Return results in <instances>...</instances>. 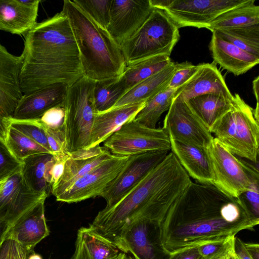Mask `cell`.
Here are the masks:
<instances>
[{
	"instance_id": "1",
	"label": "cell",
	"mask_w": 259,
	"mask_h": 259,
	"mask_svg": "<svg viewBox=\"0 0 259 259\" xmlns=\"http://www.w3.org/2000/svg\"><path fill=\"white\" fill-rule=\"evenodd\" d=\"M258 223L240 196L197 181L191 182L160 222L162 245L170 253L235 237Z\"/></svg>"
},
{
	"instance_id": "2",
	"label": "cell",
	"mask_w": 259,
	"mask_h": 259,
	"mask_svg": "<svg viewBox=\"0 0 259 259\" xmlns=\"http://www.w3.org/2000/svg\"><path fill=\"white\" fill-rule=\"evenodd\" d=\"M24 36L20 76L23 95L57 83L69 86L83 76L76 42L62 11L37 22Z\"/></svg>"
},
{
	"instance_id": "3",
	"label": "cell",
	"mask_w": 259,
	"mask_h": 259,
	"mask_svg": "<svg viewBox=\"0 0 259 259\" xmlns=\"http://www.w3.org/2000/svg\"><path fill=\"white\" fill-rule=\"evenodd\" d=\"M191 182L176 156L168 152L119 202L99 211L90 225L113 241L137 219L149 218L160 222Z\"/></svg>"
},
{
	"instance_id": "4",
	"label": "cell",
	"mask_w": 259,
	"mask_h": 259,
	"mask_svg": "<svg viewBox=\"0 0 259 259\" xmlns=\"http://www.w3.org/2000/svg\"><path fill=\"white\" fill-rule=\"evenodd\" d=\"M62 11L69 20L76 42L83 75L95 81L120 76L126 63L121 47L107 30L73 1H64Z\"/></svg>"
},
{
	"instance_id": "5",
	"label": "cell",
	"mask_w": 259,
	"mask_h": 259,
	"mask_svg": "<svg viewBox=\"0 0 259 259\" xmlns=\"http://www.w3.org/2000/svg\"><path fill=\"white\" fill-rule=\"evenodd\" d=\"M233 108L210 128L219 142L234 155L257 164L259 126L253 109L238 94Z\"/></svg>"
},
{
	"instance_id": "6",
	"label": "cell",
	"mask_w": 259,
	"mask_h": 259,
	"mask_svg": "<svg viewBox=\"0 0 259 259\" xmlns=\"http://www.w3.org/2000/svg\"><path fill=\"white\" fill-rule=\"evenodd\" d=\"M95 81L84 76L68 86L63 107L62 127L68 153L86 149L97 113L94 100Z\"/></svg>"
},
{
	"instance_id": "7",
	"label": "cell",
	"mask_w": 259,
	"mask_h": 259,
	"mask_svg": "<svg viewBox=\"0 0 259 259\" xmlns=\"http://www.w3.org/2000/svg\"><path fill=\"white\" fill-rule=\"evenodd\" d=\"M179 28L164 10L154 8L137 31L121 47L126 64L158 55L170 56Z\"/></svg>"
},
{
	"instance_id": "8",
	"label": "cell",
	"mask_w": 259,
	"mask_h": 259,
	"mask_svg": "<svg viewBox=\"0 0 259 259\" xmlns=\"http://www.w3.org/2000/svg\"><path fill=\"white\" fill-rule=\"evenodd\" d=\"M212 171V184L229 196L238 198L259 179L257 167L241 160L213 138L206 148Z\"/></svg>"
},
{
	"instance_id": "9",
	"label": "cell",
	"mask_w": 259,
	"mask_h": 259,
	"mask_svg": "<svg viewBox=\"0 0 259 259\" xmlns=\"http://www.w3.org/2000/svg\"><path fill=\"white\" fill-rule=\"evenodd\" d=\"M103 142L112 154L118 156L170 150L169 136L163 128H149L133 119L122 124Z\"/></svg>"
},
{
	"instance_id": "10",
	"label": "cell",
	"mask_w": 259,
	"mask_h": 259,
	"mask_svg": "<svg viewBox=\"0 0 259 259\" xmlns=\"http://www.w3.org/2000/svg\"><path fill=\"white\" fill-rule=\"evenodd\" d=\"M122 252L134 259H169L170 253L164 248L158 220L140 218L125 227L113 240Z\"/></svg>"
},
{
	"instance_id": "11",
	"label": "cell",
	"mask_w": 259,
	"mask_h": 259,
	"mask_svg": "<svg viewBox=\"0 0 259 259\" xmlns=\"http://www.w3.org/2000/svg\"><path fill=\"white\" fill-rule=\"evenodd\" d=\"M170 139L206 148L213 137L185 101L174 98L163 121Z\"/></svg>"
},
{
	"instance_id": "12",
	"label": "cell",
	"mask_w": 259,
	"mask_h": 259,
	"mask_svg": "<svg viewBox=\"0 0 259 259\" xmlns=\"http://www.w3.org/2000/svg\"><path fill=\"white\" fill-rule=\"evenodd\" d=\"M247 0H172L164 11L179 28H205L226 11Z\"/></svg>"
},
{
	"instance_id": "13",
	"label": "cell",
	"mask_w": 259,
	"mask_h": 259,
	"mask_svg": "<svg viewBox=\"0 0 259 259\" xmlns=\"http://www.w3.org/2000/svg\"><path fill=\"white\" fill-rule=\"evenodd\" d=\"M168 153L167 151H153L130 156L118 176L100 195L106 201L105 208L112 207L119 202Z\"/></svg>"
},
{
	"instance_id": "14",
	"label": "cell",
	"mask_w": 259,
	"mask_h": 259,
	"mask_svg": "<svg viewBox=\"0 0 259 259\" xmlns=\"http://www.w3.org/2000/svg\"><path fill=\"white\" fill-rule=\"evenodd\" d=\"M130 156H115L74 181L56 200L68 203L78 202L100 196L118 176Z\"/></svg>"
},
{
	"instance_id": "15",
	"label": "cell",
	"mask_w": 259,
	"mask_h": 259,
	"mask_svg": "<svg viewBox=\"0 0 259 259\" xmlns=\"http://www.w3.org/2000/svg\"><path fill=\"white\" fill-rule=\"evenodd\" d=\"M153 9L149 0H112L107 30L121 47L141 27Z\"/></svg>"
},
{
	"instance_id": "16",
	"label": "cell",
	"mask_w": 259,
	"mask_h": 259,
	"mask_svg": "<svg viewBox=\"0 0 259 259\" xmlns=\"http://www.w3.org/2000/svg\"><path fill=\"white\" fill-rule=\"evenodd\" d=\"M48 196L34 193L20 169L8 178L0 191V219L6 221L10 228L27 210Z\"/></svg>"
},
{
	"instance_id": "17",
	"label": "cell",
	"mask_w": 259,
	"mask_h": 259,
	"mask_svg": "<svg viewBox=\"0 0 259 259\" xmlns=\"http://www.w3.org/2000/svg\"><path fill=\"white\" fill-rule=\"evenodd\" d=\"M23 62L21 55L10 53L0 40V116L12 118L23 94L20 76Z\"/></svg>"
},
{
	"instance_id": "18",
	"label": "cell",
	"mask_w": 259,
	"mask_h": 259,
	"mask_svg": "<svg viewBox=\"0 0 259 259\" xmlns=\"http://www.w3.org/2000/svg\"><path fill=\"white\" fill-rule=\"evenodd\" d=\"M63 172L58 181L52 187L51 193L57 197L63 194L77 179L115 157L107 149L102 153L96 146L69 153Z\"/></svg>"
},
{
	"instance_id": "19",
	"label": "cell",
	"mask_w": 259,
	"mask_h": 259,
	"mask_svg": "<svg viewBox=\"0 0 259 259\" xmlns=\"http://www.w3.org/2000/svg\"><path fill=\"white\" fill-rule=\"evenodd\" d=\"M39 200L20 217L9 228L5 239L17 242L28 254L39 242L49 235L45 216V202Z\"/></svg>"
},
{
	"instance_id": "20",
	"label": "cell",
	"mask_w": 259,
	"mask_h": 259,
	"mask_svg": "<svg viewBox=\"0 0 259 259\" xmlns=\"http://www.w3.org/2000/svg\"><path fill=\"white\" fill-rule=\"evenodd\" d=\"M68 86L62 83L47 85L28 95H23L14 113L13 118H39L49 109L63 106Z\"/></svg>"
},
{
	"instance_id": "21",
	"label": "cell",
	"mask_w": 259,
	"mask_h": 259,
	"mask_svg": "<svg viewBox=\"0 0 259 259\" xmlns=\"http://www.w3.org/2000/svg\"><path fill=\"white\" fill-rule=\"evenodd\" d=\"M210 93L221 94L230 99L234 98L213 62L199 64L197 72L177 90L174 98L186 102L191 98Z\"/></svg>"
},
{
	"instance_id": "22",
	"label": "cell",
	"mask_w": 259,
	"mask_h": 259,
	"mask_svg": "<svg viewBox=\"0 0 259 259\" xmlns=\"http://www.w3.org/2000/svg\"><path fill=\"white\" fill-rule=\"evenodd\" d=\"M39 0H0V30L26 34L37 23Z\"/></svg>"
},
{
	"instance_id": "23",
	"label": "cell",
	"mask_w": 259,
	"mask_h": 259,
	"mask_svg": "<svg viewBox=\"0 0 259 259\" xmlns=\"http://www.w3.org/2000/svg\"><path fill=\"white\" fill-rule=\"evenodd\" d=\"M209 45L213 62L236 76L243 74L259 63L257 57L224 40L214 32Z\"/></svg>"
},
{
	"instance_id": "24",
	"label": "cell",
	"mask_w": 259,
	"mask_h": 259,
	"mask_svg": "<svg viewBox=\"0 0 259 259\" xmlns=\"http://www.w3.org/2000/svg\"><path fill=\"white\" fill-rule=\"evenodd\" d=\"M146 102L126 105L96 113L91 130L90 144L87 148L104 142L126 122L135 118Z\"/></svg>"
},
{
	"instance_id": "25",
	"label": "cell",
	"mask_w": 259,
	"mask_h": 259,
	"mask_svg": "<svg viewBox=\"0 0 259 259\" xmlns=\"http://www.w3.org/2000/svg\"><path fill=\"white\" fill-rule=\"evenodd\" d=\"M170 141L171 152L189 176L199 182L212 184V171L206 148L172 139Z\"/></svg>"
},
{
	"instance_id": "26",
	"label": "cell",
	"mask_w": 259,
	"mask_h": 259,
	"mask_svg": "<svg viewBox=\"0 0 259 259\" xmlns=\"http://www.w3.org/2000/svg\"><path fill=\"white\" fill-rule=\"evenodd\" d=\"M121 252L113 241L90 225L78 230L71 259H118Z\"/></svg>"
},
{
	"instance_id": "27",
	"label": "cell",
	"mask_w": 259,
	"mask_h": 259,
	"mask_svg": "<svg viewBox=\"0 0 259 259\" xmlns=\"http://www.w3.org/2000/svg\"><path fill=\"white\" fill-rule=\"evenodd\" d=\"M55 159L52 153H42L29 156L22 160L21 173L34 193L49 196L51 192V169Z\"/></svg>"
},
{
	"instance_id": "28",
	"label": "cell",
	"mask_w": 259,
	"mask_h": 259,
	"mask_svg": "<svg viewBox=\"0 0 259 259\" xmlns=\"http://www.w3.org/2000/svg\"><path fill=\"white\" fill-rule=\"evenodd\" d=\"M175 68L176 63L172 62L162 70L138 83L127 91L112 108L146 102L167 87Z\"/></svg>"
},
{
	"instance_id": "29",
	"label": "cell",
	"mask_w": 259,
	"mask_h": 259,
	"mask_svg": "<svg viewBox=\"0 0 259 259\" xmlns=\"http://www.w3.org/2000/svg\"><path fill=\"white\" fill-rule=\"evenodd\" d=\"M186 102L209 130L218 119L233 108L235 98L234 96L230 99L221 94L210 93L191 98Z\"/></svg>"
},
{
	"instance_id": "30",
	"label": "cell",
	"mask_w": 259,
	"mask_h": 259,
	"mask_svg": "<svg viewBox=\"0 0 259 259\" xmlns=\"http://www.w3.org/2000/svg\"><path fill=\"white\" fill-rule=\"evenodd\" d=\"M172 62L169 56L164 55L136 60L126 64L119 78L126 92L138 83L162 70Z\"/></svg>"
},
{
	"instance_id": "31",
	"label": "cell",
	"mask_w": 259,
	"mask_h": 259,
	"mask_svg": "<svg viewBox=\"0 0 259 259\" xmlns=\"http://www.w3.org/2000/svg\"><path fill=\"white\" fill-rule=\"evenodd\" d=\"M254 0H247L239 6L226 11L207 28L211 32L218 29L259 24V6Z\"/></svg>"
},
{
	"instance_id": "32",
	"label": "cell",
	"mask_w": 259,
	"mask_h": 259,
	"mask_svg": "<svg viewBox=\"0 0 259 259\" xmlns=\"http://www.w3.org/2000/svg\"><path fill=\"white\" fill-rule=\"evenodd\" d=\"M177 90L166 87L147 101L133 119L147 127L155 128L162 114L169 109Z\"/></svg>"
},
{
	"instance_id": "33",
	"label": "cell",
	"mask_w": 259,
	"mask_h": 259,
	"mask_svg": "<svg viewBox=\"0 0 259 259\" xmlns=\"http://www.w3.org/2000/svg\"><path fill=\"white\" fill-rule=\"evenodd\" d=\"M212 32L240 49L259 57V24L218 29Z\"/></svg>"
},
{
	"instance_id": "34",
	"label": "cell",
	"mask_w": 259,
	"mask_h": 259,
	"mask_svg": "<svg viewBox=\"0 0 259 259\" xmlns=\"http://www.w3.org/2000/svg\"><path fill=\"white\" fill-rule=\"evenodd\" d=\"M125 93L119 77L96 81L94 100L97 113L112 108Z\"/></svg>"
},
{
	"instance_id": "35",
	"label": "cell",
	"mask_w": 259,
	"mask_h": 259,
	"mask_svg": "<svg viewBox=\"0 0 259 259\" xmlns=\"http://www.w3.org/2000/svg\"><path fill=\"white\" fill-rule=\"evenodd\" d=\"M6 144L14 156L21 162L32 155L51 153L45 148L9 125L6 134Z\"/></svg>"
},
{
	"instance_id": "36",
	"label": "cell",
	"mask_w": 259,
	"mask_h": 259,
	"mask_svg": "<svg viewBox=\"0 0 259 259\" xmlns=\"http://www.w3.org/2000/svg\"><path fill=\"white\" fill-rule=\"evenodd\" d=\"M7 119L9 125L42 146L53 154L48 142L43 123L40 118L16 119L10 118Z\"/></svg>"
},
{
	"instance_id": "37",
	"label": "cell",
	"mask_w": 259,
	"mask_h": 259,
	"mask_svg": "<svg viewBox=\"0 0 259 259\" xmlns=\"http://www.w3.org/2000/svg\"><path fill=\"white\" fill-rule=\"evenodd\" d=\"M93 21L107 30L112 0H73Z\"/></svg>"
},
{
	"instance_id": "38",
	"label": "cell",
	"mask_w": 259,
	"mask_h": 259,
	"mask_svg": "<svg viewBox=\"0 0 259 259\" xmlns=\"http://www.w3.org/2000/svg\"><path fill=\"white\" fill-rule=\"evenodd\" d=\"M43 124L48 142L53 155L57 157H64L68 155L62 125L51 127L44 123Z\"/></svg>"
},
{
	"instance_id": "39",
	"label": "cell",
	"mask_w": 259,
	"mask_h": 259,
	"mask_svg": "<svg viewBox=\"0 0 259 259\" xmlns=\"http://www.w3.org/2000/svg\"><path fill=\"white\" fill-rule=\"evenodd\" d=\"M22 163L11 153L6 143L0 139V181L9 178L20 170Z\"/></svg>"
},
{
	"instance_id": "40",
	"label": "cell",
	"mask_w": 259,
	"mask_h": 259,
	"mask_svg": "<svg viewBox=\"0 0 259 259\" xmlns=\"http://www.w3.org/2000/svg\"><path fill=\"white\" fill-rule=\"evenodd\" d=\"M198 68L199 64L194 65L188 61L176 63L175 71L167 88L174 90L180 88L192 77Z\"/></svg>"
},
{
	"instance_id": "41",
	"label": "cell",
	"mask_w": 259,
	"mask_h": 259,
	"mask_svg": "<svg viewBox=\"0 0 259 259\" xmlns=\"http://www.w3.org/2000/svg\"><path fill=\"white\" fill-rule=\"evenodd\" d=\"M235 237L200 245L198 246V251L203 259H213L225 255L233 246Z\"/></svg>"
},
{
	"instance_id": "42",
	"label": "cell",
	"mask_w": 259,
	"mask_h": 259,
	"mask_svg": "<svg viewBox=\"0 0 259 259\" xmlns=\"http://www.w3.org/2000/svg\"><path fill=\"white\" fill-rule=\"evenodd\" d=\"M259 179L252 182L249 189L240 197L251 216L259 221Z\"/></svg>"
},
{
	"instance_id": "43",
	"label": "cell",
	"mask_w": 259,
	"mask_h": 259,
	"mask_svg": "<svg viewBox=\"0 0 259 259\" xmlns=\"http://www.w3.org/2000/svg\"><path fill=\"white\" fill-rule=\"evenodd\" d=\"M28 253L15 241L6 239L0 247V259H27Z\"/></svg>"
},
{
	"instance_id": "44",
	"label": "cell",
	"mask_w": 259,
	"mask_h": 259,
	"mask_svg": "<svg viewBox=\"0 0 259 259\" xmlns=\"http://www.w3.org/2000/svg\"><path fill=\"white\" fill-rule=\"evenodd\" d=\"M65 116L63 106L53 107L39 118L46 125L51 127H57L62 125Z\"/></svg>"
},
{
	"instance_id": "45",
	"label": "cell",
	"mask_w": 259,
	"mask_h": 259,
	"mask_svg": "<svg viewBox=\"0 0 259 259\" xmlns=\"http://www.w3.org/2000/svg\"><path fill=\"white\" fill-rule=\"evenodd\" d=\"M169 259H203L198 246L184 248L170 253Z\"/></svg>"
},
{
	"instance_id": "46",
	"label": "cell",
	"mask_w": 259,
	"mask_h": 259,
	"mask_svg": "<svg viewBox=\"0 0 259 259\" xmlns=\"http://www.w3.org/2000/svg\"><path fill=\"white\" fill-rule=\"evenodd\" d=\"M69 156V154L64 157H57L54 156L56 159L51 169L52 186L55 184L61 177L63 172L65 162L68 158Z\"/></svg>"
},
{
	"instance_id": "47",
	"label": "cell",
	"mask_w": 259,
	"mask_h": 259,
	"mask_svg": "<svg viewBox=\"0 0 259 259\" xmlns=\"http://www.w3.org/2000/svg\"><path fill=\"white\" fill-rule=\"evenodd\" d=\"M233 250L239 259H252L245 249L244 242L236 236L234 239Z\"/></svg>"
},
{
	"instance_id": "48",
	"label": "cell",
	"mask_w": 259,
	"mask_h": 259,
	"mask_svg": "<svg viewBox=\"0 0 259 259\" xmlns=\"http://www.w3.org/2000/svg\"><path fill=\"white\" fill-rule=\"evenodd\" d=\"M252 89L254 95L256 100V105L255 108L253 109V114L254 118L257 122H258V90H259V76H257L252 81Z\"/></svg>"
},
{
	"instance_id": "49",
	"label": "cell",
	"mask_w": 259,
	"mask_h": 259,
	"mask_svg": "<svg viewBox=\"0 0 259 259\" xmlns=\"http://www.w3.org/2000/svg\"><path fill=\"white\" fill-rule=\"evenodd\" d=\"M245 249L252 259H259V245L258 243H244Z\"/></svg>"
},
{
	"instance_id": "50",
	"label": "cell",
	"mask_w": 259,
	"mask_h": 259,
	"mask_svg": "<svg viewBox=\"0 0 259 259\" xmlns=\"http://www.w3.org/2000/svg\"><path fill=\"white\" fill-rule=\"evenodd\" d=\"M153 8L164 10L171 3L172 0H149Z\"/></svg>"
},
{
	"instance_id": "51",
	"label": "cell",
	"mask_w": 259,
	"mask_h": 259,
	"mask_svg": "<svg viewBox=\"0 0 259 259\" xmlns=\"http://www.w3.org/2000/svg\"><path fill=\"white\" fill-rule=\"evenodd\" d=\"M9 124L7 119L0 116V139L6 143V137Z\"/></svg>"
},
{
	"instance_id": "52",
	"label": "cell",
	"mask_w": 259,
	"mask_h": 259,
	"mask_svg": "<svg viewBox=\"0 0 259 259\" xmlns=\"http://www.w3.org/2000/svg\"><path fill=\"white\" fill-rule=\"evenodd\" d=\"M9 228V224L6 221L0 219V247L5 240Z\"/></svg>"
},
{
	"instance_id": "53",
	"label": "cell",
	"mask_w": 259,
	"mask_h": 259,
	"mask_svg": "<svg viewBox=\"0 0 259 259\" xmlns=\"http://www.w3.org/2000/svg\"><path fill=\"white\" fill-rule=\"evenodd\" d=\"M227 259H239L233 250V246L229 250L227 255Z\"/></svg>"
},
{
	"instance_id": "54",
	"label": "cell",
	"mask_w": 259,
	"mask_h": 259,
	"mask_svg": "<svg viewBox=\"0 0 259 259\" xmlns=\"http://www.w3.org/2000/svg\"><path fill=\"white\" fill-rule=\"evenodd\" d=\"M27 259H42L41 255L35 253L34 252H32L31 253L28 257H27Z\"/></svg>"
},
{
	"instance_id": "55",
	"label": "cell",
	"mask_w": 259,
	"mask_h": 259,
	"mask_svg": "<svg viewBox=\"0 0 259 259\" xmlns=\"http://www.w3.org/2000/svg\"><path fill=\"white\" fill-rule=\"evenodd\" d=\"M118 259H133L130 256H128L126 253L121 252L118 258Z\"/></svg>"
},
{
	"instance_id": "56",
	"label": "cell",
	"mask_w": 259,
	"mask_h": 259,
	"mask_svg": "<svg viewBox=\"0 0 259 259\" xmlns=\"http://www.w3.org/2000/svg\"><path fill=\"white\" fill-rule=\"evenodd\" d=\"M8 178H6V179H4L3 180L0 181V191L2 190L3 186L4 185V184L6 182L7 180L8 179Z\"/></svg>"
},
{
	"instance_id": "57",
	"label": "cell",
	"mask_w": 259,
	"mask_h": 259,
	"mask_svg": "<svg viewBox=\"0 0 259 259\" xmlns=\"http://www.w3.org/2000/svg\"><path fill=\"white\" fill-rule=\"evenodd\" d=\"M227 254L225 255H224V256H220V257H217V258H213V259H225L226 258Z\"/></svg>"
},
{
	"instance_id": "58",
	"label": "cell",
	"mask_w": 259,
	"mask_h": 259,
	"mask_svg": "<svg viewBox=\"0 0 259 259\" xmlns=\"http://www.w3.org/2000/svg\"><path fill=\"white\" fill-rule=\"evenodd\" d=\"M225 259H227V256H226V258Z\"/></svg>"
}]
</instances>
